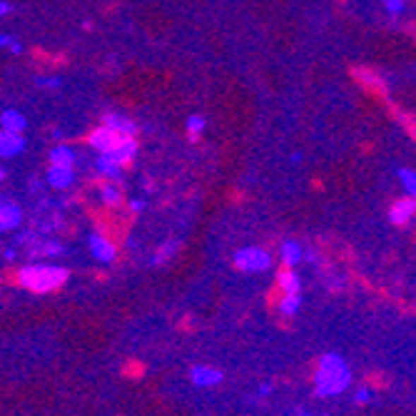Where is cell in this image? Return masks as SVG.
<instances>
[{"label":"cell","instance_id":"cell-27","mask_svg":"<svg viewBox=\"0 0 416 416\" xmlns=\"http://www.w3.org/2000/svg\"><path fill=\"white\" fill-rule=\"evenodd\" d=\"M11 11H13V6H11V3H6V0H0V18H6Z\"/></svg>","mask_w":416,"mask_h":416},{"label":"cell","instance_id":"cell-29","mask_svg":"<svg viewBox=\"0 0 416 416\" xmlns=\"http://www.w3.org/2000/svg\"><path fill=\"white\" fill-rule=\"evenodd\" d=\"M3 177H6V170L0 167V182H3Z\"/></svg>","mask_w":416,"mask_h":416},{"label":"cell","instance_id":"cell-18","mask_svg":"<svg viewBox=\"0 0 416 416\" xmlns=\"http://www.w3.org/2000/svg\"><path fill=\"white\" fill-rule=\"evenodd\" d=\"M100 200L110 207H117L122 202V190L117 187V182H105L100 187Z\"/></svg>","mask_w":416,"mask_h":416},{"label":"cell","instance_id":"cell-1","mask_svg":"<svg viewBox=\"0 0 416 416\" xmlns=\"http://www.w3.org/2000/svg\"><path fill=\"white\" fill-rule=\"evenodd\" d=\"M70 272L65 267L58 264H28L18 272V282H20L25 290L35 292V295H45V292H53L58 287H63L68 282Z\"/></svg>","mask_w":416,"mask_h":416},{"label":"cell","instance_id":"cell-20","mask_svg":"<svg viewBox=\"0 0 416 416\" xmlns=\"http://www.w3.org/2000/svg\"><path fill=\"white\" fill-rule=\"evenodd\" d=\"M357 78L362 80L364 85H369V88L379 90V93H384L386 85H384V78H379V75H374L372 70H357Z\"/></svg>","mask_w":416,"mask_h":416},{"label":"cell","instance_id":"cell-9","mask_svg":"<svg viewBox=\"0 0 416 416\" xmlns=\"http://www.w3.org/2000/svg\"><path fill=\"white\" fill-rule=\"evenodd\" d=\"M25 150V140L23 132H11V130H0V158H16Z\"/></svg>","mask_w":416,"mask_h":416},{"label":"cell","instance_id":"cell-24","mask_svg":"<svg viewBox=\"0 0 416 416\" xmlns=\"http://www.w3.org/2000/svg\"><path fill=\"white\" fill-rule=\"evenodd\" d=\"M404 8H406L404 0H384V11L389 13L391 18H399L401 13H404Z\"/></svg>","mask_w":416,"mask_h":416},{"label":"cell","instance_id":"cell-25","mask_svg":"<svg viewBox=\"0 0 416 416\" xmlns=\"http://www.w3.org/2000/svg\"><path fill=\"white\" fill-rule=\"evenodd\" d=\"M0 48H11L13 53H20V42L16 40L13 35H0Z\"/></svg>","mask_w":416,"mask_h":416},{"label":"cell","instance_id":"cell-3","mask_svg":"<svg viewBox=\"0 0 416 416\" xmlns=\"http://www.w3.org/2000/svg\"><path fill=\"white\" fill-rule=\"evenodd\" d=\"M20 244H28V252H30L32 259H40V257H58L63 254V244L55 242V239H45L40 232H25L18 237Z\"/></svg>","mask_w":416,"mask_h":416},{"label":"cell","instance_id":"cell-12","mask_svg":"<svg viewBox=\"0 0 416 416\" xmlns=\"http://www.w3.org/2000/svg\"><path fill=\"white\" fill-rule=\"evenodd\" d=\"M0 127L11 132H25L28 127V117L18 110H3L0 112Z\"/></svg>","mask_w":416,"mask_h":416},{"label":"cell","instance_id":"cell-7","mask_svg":"<svg viewBox=\"0 0 416 416\" xmlns=\"http://www.w3.org/2000/svg\"><path fill=\"white\" fill-rule=\"evenodd\" d=\"M414 215H416V202L414 197H401V200H396L394 205L389 207V220L394 222L396 227H406L414 222Z\"/></svg>","mask_w":416,"mask_h":416},{"label":"cell","instance_id":"cell-5","mask_svg":"<svg viewBox=\"0 0 416 416\" xmlns=\"http://www.w3.org/2000/svg\"><path fill=\"white\" fill-rule=\"evenodd\" d=\"M125 137H130V135H120V132H115V130H110V127L100 125V127H95V130L90 132L88 143L93 145L97 153H110V150H115L117 145L125 140Z\"/></svg>","mask_w":416,"mask_h":416},{"label":"cell","instance_id":"cell-19","mask_svg":"<svg viewBox=\"0 0 416 416\" xmlns=\"http://www.w3.org/2000/svg\"><path fill=\"white\" fill-rule=\"evenodd\" d=\"M205 117L202 115H190L187 117V122H184V130H187V135H190V140L192 143H197L200 140V135L205 132Z\"/></svg>","mask_w":416,"mask_h":416},{"label":"cell","instance_id":"cell-15","mask_svg":"<svg viewBox=\"0 0 416 416\" xmlns=\"http://www.w3.org/2000/svg\"><path fill=\"white\" fill-rule=\"evenodd\" d=\"M192 381L200 386H210V384L222 381V374L212 367H192Z\"/></svg>","mask_w":416,"mask_h":416},{"label":"cell","instance_id":"cell-13","mask_svg":"<svg viewBox=\"0 0 416 416\" xmlns=\"http://www.w3.org/2000/svg\"><path fill=\"white\" fill-rule=\"evenodd\" d=\"M282 262H285V267H295V264H299L302 259H304V249H302L299 242H295V239H287V242H282Z\"/></svg>","mask_w":416,"mask_h":416},{"label":"cell","instance_id":"cell-17","mask_svg":"<svg viewBox=\"0 0 416 416\" xmlns=\"http://www.w3.org/2000/svg\"><path fill=\"white\" fill-rule=\"evenodd\" d=\"M277 282H280V290L285 292V295H299V277L292 272V267L282 269Z\"/></svg>","mask_w":416,"mask_h":416},{"label":"cell","instance_id":"cell-26","mask_svg":"<svg viewBox=\"0 0 416 416\" xmlns=\"http://www.w3.org/2000/svg\"><path fill=\"white\" fill-rule=\"evenodd\" d=\"M37 85H40V88L55 90V88H60V80L58 78H37Z\"/></svg>","mask_w":416,"mask_h":416},{"label":"cell","instance_id":"cell-28","mask_svg":"<svg viewBox=\"0 0 416 416\" xmlns=\"http://www.w3.org/2000/svg\"><path fill=\"white\" fill-rule=\"evenodd\" d=\"M130 210H132V212H143V210H145V202H143V200H132V202H130Z\"/></svg>","mask_w":416,"mask_h":416},{"label":"cell","instance_id":"cell-21","mask_svg":"<svg viewBox=\"0 0 416 416\" xmlns=\"http://www.w3.org/2000/svg\"><path fill=\"white\" fill-rule=\"evenodd\" d=\"M399 179H401V184H404L406 195L414 197V192H416V172H414V170H411V167L399 170Z\"/></svg>","mask_w":416,"mask_h":416},{"label":"cell","instance_id":"cell-4","mask_svg":"<svg viewBox=\"0 0 416 416\" xmlns=\"http://www.w3.org/2000/svg\"><path fill=\"white\" fill-rule=\"evenodd\" d=\"M234 264H237L242 272H264L272 264V254L264 247H244L234 254Z\"/></svg>","mask_w":416,"mask_h":416},{"label":"cell","instance_id":"cell-2","mask_svg":"<svg viewBox=\"0 0 416 416\" xmlns=\"http://www.w3.org/2000/svg\"><path fill=\"white\" fill-rule=\"evenodd\" d=\"M352 376H349L347 364L342 362L334 354H327V357L319 359V369H316V394L321 396H334L342 394L349 386Z\"/></svg>","mask_w":416,"mask_h":416},{"label":"cell","instance_id":"cell-22","mask_svg":"<svg viewBox=\"0 0 416 416\" xmlns=\"http://www.w3.org/2000/svg\"><path fill=\"white\" fill-rule=\"evenodd\" d=\"M299 295H285L282 297V302H280V309H282V314L285 316H292V314H297V309H299Z\"/></svg>","mask_w":416,"mask_h":416},{"label":"cell","instance_id":"cell-16","mask_svg":"<svg viewBox=\"0 0 416 416\" xmlns=\"http://www.w3.org/2000/svg\"><path fill=\"white\" fill-rule=\"evenodd\" d=\"M50 165H58V167H73L75 165V153L68 145H58V148L50 150Z\"/></svg>","mask_w":416,"mask_h":416},{"label":"cell","instance_id":"cell-10","mask_svg":"<svg viewBox=\"0 0 416 416\" xmlns=\"http://www.w3.org/2000/svg\"><path fill=\"white\" fill-rule=\"evenodd\" d=\"M45 179H48V184L53 187V190H68L70 184L75 182V170L73 167H58V165H50Z\"/></svg>","mask_w":416,"mask_h":416},{"label":"cell","instance_id":"cell-14","mask_svg":"<svg viewBox=\"0 0 416 416\" xmlns=\"http://www.w3.org/2000/svg\"><path fill=\"white\" fill-rule=\"evenodd\" d=\"M95 167H97V172H100L102 177H105V182H120L122 167H120V165L112 162V160H107L105 155H100V158H97Z\"/></svg>","mask_w":416,"mask_h":416},{"label":"cell","instance_id":"cell-23","mask_svg":"<svg viewBox=\"0 0 416 416\" xmlns=\"http://www.w3.org/2000/svg\"><path fill=\"white\" fill-rule=\"evenodd\" d=\"M177 249H179V242H174V239H172V242H165L162 247L158 249V254H155V264H162L165 259L172 257V254L177 252Z\"/></svg>","mask_w":416,"mask_h":416},{"label":"cell","instance_id":"cell-11","mask_svg":"<svg viewBox=\"0 0 416 416\" xmlns=\"http://www.w3.org/2000/svg\"><path fill=\"white\" fill-rule=\"evenodd\" d=\"M102 125L120 132V135H135L137 132V125L127 115H122V112H107V115H102Z\"/></svg>","mask_w":416,"mask_h":416},{"label":"cell","instance_id":"cell-8","mask_svg":"<svg viewBox=\"0 0 416 416\" xmlns=\"http://www.w3.org/2000/svg\"><path fill=\"white\" fill-rule=\"evenodd\" d=\"M90 252H93V257L97 259V262H112L117 254V247L115 242H112L110 237H105V234L100 232H93L90 234Z\"/></svg>","mask_w":416,"mask_h":416},{"label":"cell","instance_id":"cell-6","mask_svg":"<svg viewBox=\"0 0 416 416\" xmlns=\"http://www.w3.org/2000/svg\"><path fill=\"white\" fill-rule=\"evenodd\" d=\"M23 225V207L11 197H0V232H11Z\"/></svg>","mask_w":416,"mask_h":416}]
</instances>
